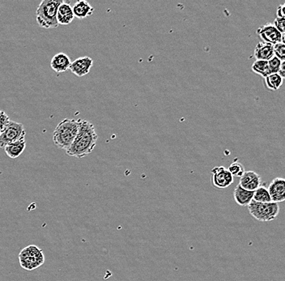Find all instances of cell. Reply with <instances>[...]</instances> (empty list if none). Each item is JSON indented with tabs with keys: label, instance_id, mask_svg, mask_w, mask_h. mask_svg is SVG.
I'll return each mask as SVG.
<instances>
[{
	"label": "cell",
	"instance_id": "cell-1",
	"mask_svg": "<svg viewBox=\"0 0 285 281\" xmlns=\"http://www.w3.org/2000/svg\"><path fill=\"white\" fill-rule=\"evenodd\" d=\"M79 120V130L73 145L66 150L70 157L83 158L89 155L97 145L98 134L93 123L87 120Z\"/></svg>",
	"mask_w": 285,
	"mask_h": 281
},
{
	"label": "cell",
	"instance_id": "cell-2",
	"mask_svg": "<svg viewBox=\"0 0 285 281\" xmlns=\"http://www.w3.org/2000/svg\"><path fill=\"white\" fill-rule=\"evenodd\" d=\"M79 120L65 118L60 122L53 132V142L57 147L66 151L78 134Z\"/></svg>",
	"mask_w": 285,
	"mask_h": 281
},
{
	"label": "cell",
	"instance_id": "cell-3",
	"mask_svg": "<svg viewBox=\"0 0 285 281\" xmlns=\"http://www.w3.org/2000/svg\"><path fill=\"white\" fill-rule=\"evenodd\" d=\"M62 2V0H42L36 11L37 25L43 29L58 27L57 13Z\"/></svg>",
	"mask_w": 285,
	"mask_h": 281
},
{
	"label": "cell",
	"instance_id": "cell-4",
	"mask_svg": "<svg viewBox=\"0 0 285 281\" xmlns=\"http://www.w3.org/2000/svg\"><path fill=\"white\" fill-rule=\"evenodd\" d=\"M250 215L258 222H268L275 220L279 213V203H258L252 200L247 206Z\"/></svg>",
	"mask_w": 285,
	"mask_h": 281
},
{
	"label": "cell",
	"instance_id": "cell-5",
	"mask_svg": "<svg viewBox=\"0 0 285 281\" xmlns=\"http://www.w3.org/2000/svg\"><path fill=\"white\" fill-rule=\"evenodd\" d=\"M19 262L25 270H35L45 263L43 251L34 245L26 246L19 254Z\"/></svg>",
	"mask_w": 285,
	"mask_h": 281
},
{
	"label": "cell",
	"instance_id": "cell-6",
	"mask_svg": "<svg viewBox=\"0 0 285 281\" xmlns=\"http://www.w3.org/2000/svg\"><path fill=\"white\" fill-rule=\"evenodd\" d=\"M25 127L21 122L10 121L4 132L0 134V148H5L9 144L25 138Z\"/></svg>",
	"mask_w": 285,
	"mask_h": 281
},
{
	"label": "cell",
	"instance_id": "cell-7",
	"mask_svg": "<svg viewBox=\"0 0 285 281\" xmlns=\"http://www.w3.org/2000/svg\"><path fill=\"white\" fill-rule=\"evenodd\" d=\"M212 184L216 188L225 189L234 183V177L224 166H217L211 170Z\"/></svg>",
	"mask_w": 285,
	"mask_h": 281
},
{
	"label": "cell",
	"instance_id": "cell-8",
	"mask_svg": "<svg viewBox=\"0 0 285 281\" xmlns=\"http://www.w3.org/2000/svg\"><path fill=\"white\" fill-rule=\"evenodd\" d=\"M257 34L261 37L262 42L275 46L282 41V33L278 31L273 24L268 23L262 25L257 29Z\"/></svg>",
	"mask_w": 285,
	"mask_h": 281
},
{
	"label": "cell",
	"instance_id": "cell-9",
	"mask_svg": "<svg viewBox=\"0 0 285 281\" xmlns=\"http://www.w3.org/2000/svg\"><path fill=\"white\" fill-rule=\"evenodd\" d=\"M93 66V58L89 56L81 57L72 62L69 70L78 77H83L90 73Z\"/></svg>",
	"mask_w": 285,
	"mask_h": 281
},
{
	"label": "cell",
	"instance_id": "cell-10",
	"mask_svg": "<svg viewBox=\"0 0 285 281\" xmlns=\"http://www.w3.org/2000/svg\"><path fill=\"white\" fill-rule=\"evenodd\" d=\"M267 189L272 202L279 203L285 201V178L273 179Z\"/></svg>",
	"mask_w": 285,
	"mask_h": 281
},
{
	"label": "cell",
	"instance_id": "cell-11",
	"mask_svg": "<svg viewBox=\"0 0 285 281\" xmlns=\"http://www.w3.org/2000/svg\"><path fill=\"white\" fill-rule=\"evenodd\" d=\"M239 185L242 188L250 191H254L259 186H262V178L259 174L254 171H246L240 178Z\"/></svg>",
	"mask_w": 285,
	"mask_h": 281
},
{
	"label": "cell",
	"instance_id": "cell-12",
	"mask_svg": "<svg viewBox=\"0 0 285 281\" xmlns=\"http://www.w3.org/2000/svg\"><path fill=\"white\" fill-rule=\"evenodd\" d=\"M70 64L72 61L70 57L62 52L56 54L50 62L51 68L57 73H66L70 68Z\"/></svg>",
	"mask_w": 285,
	"mask_h": 281
},
{
	"label": "cell",
	"instance_id": "cell-13",
	"mask_svg": "<svg viewBox=\"0 0 285 281\" xmlns=\"http://www.w3.org/2000/svg\"><path fill=\"white\" fill-rule=\"evenodd\" d=\"M74 19L73 7L70 6L68 2L63 1L58 8V13H57V21H58V25H69L74 21Z\"/></svg>",
	"mask_w": 285,
	"mask_h": 281
},
{
	"label": "cell",
	"instance_id": "cell-14",
	"mask_svg": "<svg viewBox=\"0 0 285 281\" xmlns=\"http://www.w3.org/2000/svg\"><path fill=\"white\" fill-rule=\"evenodd\" d=\"M75 17L83 20L93 14L94 8L85 0H79L73 7Z\"/></svg>",
	"mask_w": 285,
	"mask_h": 281
},
{
	"label": "cell",
	"instance_id": "cell-15",
	"mask_svg": "<svg viewBox=\"0 0 285 281\" xmlns=\"http://www.w3.org/2000/svg\"><path fill=\"white\" fill-rule=\"evenodd\" d=\"M254 55L256 60L269 61L275 56L274 46L271 44L265 43V42H259L255 46Z\"/></svg>",
	"mask_w": 285,
	"mask_h": 281
},
{
	"label": "cell",
	"instance_id": "cell-16",
	"mask_svg": "<svg viewBox=\"0 0 285 281\" xmlns=\"http://www.w3.org/2000/svg\"><path fill=\"white\" fill-rule=\"evenodd\" d=\"M234 197L236 203L240 206L245 207V206H248L252 202L254 191H250V190L242 188V186L238 184L234 190Z\"/></svg>",
	"mask_w": 285,
	"mask_h": 281
},
{
	"label": "cell",
	"instance_id": "cell-17",
	"mask_svg": "<svg viewBox=\"0 0 285 281\" xmlns=\"http://www.w3.org/2000/svg\"><path fill=\"white\" fill-rule=\"evenodd\" d=\"M25 146H26L25 138H21L5 146V153L12 159H16L25 151Z\"/></svg>",
	"mask_w": 285,
	"mask_h": 281
},
{
	"label": "cell",
	"instance_id": "cell-18",
	"mask_svg": "<svg viewBox=\"0 0 285 281\" xmlns=\"http://www.w3.org/2000/svg\"><path fill=\"white\" fill-rule=\"evenodd\" d=\"M265 85L271 91H277L283 85V79L278 73L271 74L264 78Z\"/></svg>",
	"mask_w": 285,
	"mask_h": 281
},
{
	"label": "cell",
	"instance_id": "cell-19",
	"mask_svg": "<svg viewBox=\"0 0 285 281\" xmlns=\"http://www.w3.org/2000/svg\"><path fill=\"white\" fill-rule=\"evenodd\" d=\"M253 200L258 203H271V196L269 194L268 189L264 186H261L254 191Z\"/></svg>",
	"mask_w": 285,
	"mask_h": 281
},
{
	"label": "cell",
	"instance_id": "cell-20",
	"mask_svg": "<svg viewBox=\"0 0 285 281\" xmlns=\"http://www.w3.org/2000/svg\"><path fill=\"white\" fill-rule=\"evenodd\" d=\"M253 72L261 77H267L269 76L268 62L263 60H255L251 66Z\"/></svg>",
	"mask_w": 285,
	"mask_h": 281
},
{
	"label": "cell",
	"instance_id": "cell-21",
	"mask_svg": "<svg viewBox=\"0 0 285 281\" xmlns=\"http://www.w3.org/2000/svg\"><path fill=\"white\" fill-rule=\"evenodd\" d=\"M230 171V174L233 175V177H238L241 178L244 174H245V168L242 166V164L240 162H233L230 165V167L228 169Z\"/></svg>",
	"mask_w": 285,
	"mask_h": 281
},
{
	"label": "cell",
	"instance_id": "cell-22",
	"mask_svg": "<svg viewBox=\"0 0 285 281\" xmlns=\"http://www.w3.org/2000/svg\"><path fill=\"white\" fill-rule=\"evenodd\" d=\"M268 62V72L269 75L275 74L279 73V67H280L281 61L279 58L274 56L272 58L267 61Z\"/></svg>",
	"mask_w": 285,
	"mask_h": 281
},
{
	"label": "cell",
	"instance_id": "cell-23",
	"mask_svg": "<svg viewBox=\"0 0 285 281\" xmlns=\"http://www.w3.org/2000/svg\"><path fill=\"white\" fill-rule=\"evenodd\" d=\"M274 54L275 57L279 58L281 62L285 61V45L284 44L280 43L276 44L274 46Z\"/></svg>",
	"mask_w": 285,
	"mask_h": 281
},
{
	"label": "cell",
	"instance_id": "cell-24",
	"mask_svg": "<svg viewBox=\"0 0 285 281\" xmlns=\"http://www.w3.org/2000/svg\"><path fill=\"white\" fill-rule=\"evenodd\" d=\"M10 121L9 116L4 110H0V134L4 132Z\"/></svg>",
	"mask_w": 285,
	"mask_h": 281
},
{
	"label": "cell",
	"instance_id": "cell-25",
	"mask_svg": "<svg viewBox=\"0 0 285 281\" xmlns=\"http://www.w3.org/2000/svg\"><path fill=\"white\" fill-rule=\"evenodd\" d=\"M273 25H275V27L278 29L279 33H285V18H280V17H276L274 21Z\"/></svg>",
	"mask_w": 285,
	"mask_h": 281
},
{
	"label": "cell",
	"instance_id": "cell-26",
	"mask_svg": "<svg viewBox=\"0 0 285 281\" xmlns=\"http://www.w3.org/2000/svg\"><path fill=\"white\" fill-rule=\"evenodd\" d=\"M276 17L285 18V3L278 7L276 11Z\"/></svg>",
	"mask_w": 285,
	"mask_h": 281
},
{
	"label": "cell",
	"instance_id": "cell-27",
	"mask_svg": "<svg viewBox=\"0 0 285 281\" xmlns=\"http://www.w3.org/2000/svg\"><path fill=\"white\" fill-rule=\"evenodd\" d=\"M278 74L284 80L285 79V61L281 62L280 67H279V73Z\"/></svg>",
	"mask_w": 285,
	"mask_h": 281
},
{
	"label": "cell",
	"instance_id": "cell-28",
	"mask_svg": "<svg viewBox=\"0 0 285 281\" xmlns=\"http://www.w3.org/2000/svg\"><path fill=\"white\" fill-rule=\"evenodd\" d=\"M281 42L285 45V33L282 34V41H281Z\"/></svg>",
	"mask_w": 285,
	"mask_h": 281
}]
</instances>
